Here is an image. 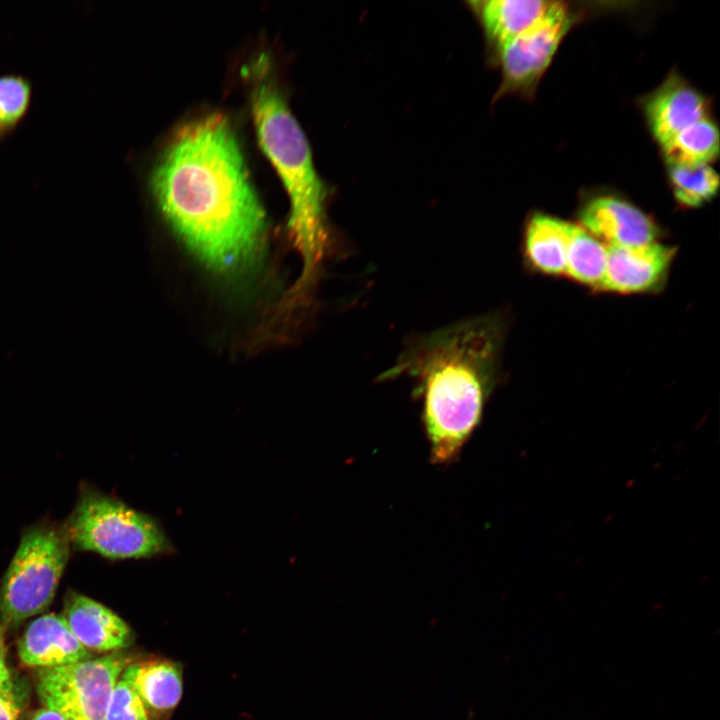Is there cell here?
<instances>
[{
	"label": "cell",
	"instance_id": "obj_18",
	"mask_svg": "<svg viewBox=\"0 0 720 720\" xmlns=\"http://www.w3.org/2000/svg\"><path fill=\"white\" fill-rule=\"evenodd\" d=\"M669 177L675 198L686 207H699L718 192L719 176L710 164L669 166Z\"/></svg>",
	"mask_w": 720,
	"mask_h": 720
},
{
	"label": "cell",
	"instance_id": "obj_16",
	"mask_svg": "<svg viewBox=\"0 0 720 720\" xmlns=\"http://www.w3.org/2000/svg\"><path fill=\"white\" fill-rule=\"evenodd\" d=\"M668 166L710 164L719 153L717 126L707 117L688 126L662 145Z\"/></svg>",
	"mask_w": 720,
	"mask_h": 720
},
{
	"label": "cell",
	"instance_id": "obj_8",
	"mask_svg": "<svg viewBox=\"0 0 720 720\" xmlns=\"http://www.w3.org/2000/svg\"><path fill=\"white\" fill-rule=\"evenodd\" d=\"M606 246L607 263L600 289L619 294L659 288L676 254V248L659 241L635 246Z\"/></svg>",
	"mask_w": 720,
	"mask_h": 720
},
{
	"label": "cell",
	"instance_id": "obj_14",
	"mask_svg": "<svg viewBox=\"0 0 720 720\" xmlns=\"http://www.w3.org/2000/svg\"><path fill=\"white\" fill-rule=\"evenodd\" d=\"M571 224L545 214H536L529 220L524 236V252L535 270L565 276Z\"/></svg>",
	"mask_w": 720,
	"mask_h": 720
},
{
	"label": "cell",
	"instance_id": "obj_2",
	"mask_svg": "<svg viewBox=\"0 0 720 720\" xmlns=\"http://www.w3.org/2000/svg\"><path fill=\"white\" fill-rule=\"evenodd\" d=\"M501 341L495 316L466 318L409 337L394 364L377 377L415 381L433 464L455 462L479 426L496 384Z\"/></svg>",
	"mask_w": 720,
	"mask_h": 720
},
{
	"label": "cell",
	"instance_id": "obj_10",
	"mask_svg": "<svg viewBox=\"0 0 720 720\" xmlns=\"http://www.w3.org/2000/svg\"><path fill=\"white\" fill-rule=\"evenodd\" d=\"M703 96L677 75H670L649 97L645 113L650 130L662 146L688 126L706 118Z\"/></svg>",
	"mask_w": 720,
	"mask_h": 720
},
{
	"label": "cell",
	"instance_id": "obj_3",
	"mask_svg": "<svg viewBox=\"0 0 720 720\" xmlns=\"http://www.w3.org/2000/svg\"><path fill=\"white\" fill-rule=\"evenodd\" d=\"M253 70L251 108L263 151L277 170L290 201L289 236L302 271L283 303L285 313L304 306L331 255L326 189L313 164L308 140L263 62Z\"/></svg>",
	"mask_w": 720,
	"mask_h": 720
},
{
	"label": "cell",
	"instance_id": "obj_12",
	"mask_svg": "<svg viewBox=\"0 0 720 720\" xmlns=\"http://www.w3.org/2000/svg\"><path fill=\"white\" fill-rule=\"evenodd\" d=\"M62 617L88 650L108 652L128 647L132 642V631L121 617L84 595L71 593Z\"/></svg>",
	"mask_w": 720,
	"mask_h": 720
},
{
	"label": "cell",
	"instance_id": "obj_1",
	"mask_svg": "<svg viewBox=\"0 0 720 720\" xmlns=\"http://www.w3.org/2000/svg\"><path fill=\"white\" fill-rule=\"evenodd\" d=\"M150 186L170 228L209 272L237 280L260 264L266 216L224 115L180 127L160 154Z\"/></svg>",
	"mask_w": 720,
	"mask_h": 720
},
{
	"label": "cell",
	"instance_id": "obj_13",
	"mask_svg": "<svg viewBox=\"0 0 720 720\" xmlns=\"http://www.w3.org/2000/svg\"><path fill=\"white\" fill-rule=\"evenodd\" d=\"M121 679L133 688L151 714L173 710L182 697V670L167 659L129 663Z\"/></svg>",
	"mask_w": 720,
	"mask_h": 720
},
{
	"label": "cell",
	"instance_id": "obj_23",
	"mask_svg": "<svg viewBox=\"0 0 720 720\" xmlns=\"http://www.w3.org/2000/svg\"><path fill=\"white\" fill-rule=\"evenodd\" d=\"M31 720H64L57 712L48 708H41L35 712Z\"/></svg>",
	"mask_w": 720,
	"mask_h": 720
},
{
	"label": "cell",
	"instance_id": "obj_5",
	"mask_svg": "<svg viewBox=\"0 0 720 720\" xmlns=\"http://www.w3.org/2000/svg\"><path fill=\"white\" fill-rule=\"evenodd\" d=\"M64 528H27L0 588V623L8 627L44 611L52 602L70 554Z\"/></svg>",
	"mask_w": 720,
	"mask_h": 720
},
{
	"label": "cell",
	"instance_id": "obj_9",
	"mask_svg": "<svg viewBox=\"0 0 720 720\" xmlns=\"http://www.w3.org/2000/svg\"><path fill=\"white\" fill-rule=\"evenodd\" d=\"M580 225L606 245L635 246L658 241L654 220L626 200L599 196L586 202Z\"/></svg>",
	"mask_w": 720,
	"mask_h": 720
},
{
	"label": "cell",
	"instance_id": "obj_15",
	"mask_svg": "<svg viewBox=\"0 0 720 720\" xmlns=\"http://www.w3.org/2000/svg\"><path fill=\"white\" fill-rule=\"evenodd\" d=\"M552 1L488 0L473 2L489 38L498 48L535 24Z\"/></svg>",
	"mask_w": 720,
	"mask_h": 720
},
{
	"label": "cell",
	"instance_id": "obj_21",
	"mask_svg": "<svg viewBox=\"0 0 720 720\" xmlns=\"http://www.w3.org/2000/svg\"><path fill=\"white\" fill-rule=\"evenodd\" d=\"M14 688L0 690V720H19L20 703L14 694Z\"/></svg>",
	"mask_w": 720,
	"mask_h": 720
},
{
	"label": "cell",
	"instance_id": "obj_17",
	"mask_svg": "<svg viewBox=\"0 0 720 720\" xmlns=\"http://www.w3.org/2000/svg\"><path fill=\"white\" fill-rule=\"evenodd\" d=\"M607 263V246L580 224H571L565 276L601 288Z\"/></svg>",
	"mask_w": 720,
	"mask_h": 720
},
{
	"label": "cell",
	"instance_id": "obj_20",
	"mask_svg": "<svg viewBox=\"0 0 720 720\" xmlns=\"http://www.w3.org/2000/svg\"><path fill=\"white\" fill-rule=\"evenodd\" d=\"M105 720H153L133 688L119 679L112 692Z\"/></svg>",
	"mask_w": 720,
	"mask_h": 720
},
{
	"label": "cell",
	"instance_id": "obj_19",
	"mask_svg": "<svg viewBox=\"0 0 720 720\" xmlns=\"http://www.w3.org/2000/svg\"><path fill=\"white\" fill-rule=\"evenodd\" d=\"M32 81L19 73L0 74V139L25 117L32 99Z\"/></svg>",
	"mask_w": 720,
	"mask_h": 720
},
{
	"label": "cell",
	"instance_id": "obj_11",
	"mask_svg": "<svg viewBox=\"0 0 720 720\" xmlns=\"http://www.w3.org/2000/svg\"><path fill=\"white\" fill-rule=\"evenodd\" d=\"M18 654L28 666L53 668L91 659V653L73 635L62 616L35 619L18 642Z\"/></svg>",
	"mask_w": 720,
	"mask_h": 720
},
{
	"label": "cell",
	"instance_id": "obj_6",
	"mask_svg": "<svg viewBox=\"0 0 720 720\" xmlns=\"http://www.w3.org/2000/svg\"><path fill=\"white\" fill-rule=\"evenodd\" d=\"M129 658L114 652L96 659L41 668L37 692L45 708L64 720H105L116 683Z\"/></svg>",
	"mask_w": 720,
	"mask_h": 720
},
{
	"label": "cell",
	"instance_id": "obj_7",
	"mask_svg": "<svg viewBox=\"0 0 720 720\" xmlns=\"http://www.w3.org/2000/svg\"><path fill=\"white\" fill-rule=\"evenodd\" d=\"M571 24L567 6L552 1L541 19L498 48L505 83L513 88L535 83L549 66Z\"/></svg>",
	"mask_w": 720,
	"mask_h": 720
},
{
	"label": "cell",
	"instance_id": "obj_4",
	"mask_svg": "<svg viewBox=\"0 0 720 720\" xmlns=\"http://www.w3.org/2000/svg\"><path fill=\"white\" fill-rule=\"evenodd\" d=\"M65 530L76 549L113 560L149 558L171 550L153 518L92 488L82 489Z\"/></svg>",
	"mask_w": 720,
	"mask_h": 720
},
{
	"label": "cell",
	"instance_id": "obj_22",
	"mask_svg": "<svg viewBox=\"0 0 720 720\" xmlns=\"http://www.w3.org/2000/svg\"><path fill=\"white\" fill-rule=\"evenodd\" d=\"M7 627L0 623V690L14 688L11 673L6 663L5 632Z\"/></svg>",
	"mask_w": 720,
	"mask_h": 720
}]
</instances>
